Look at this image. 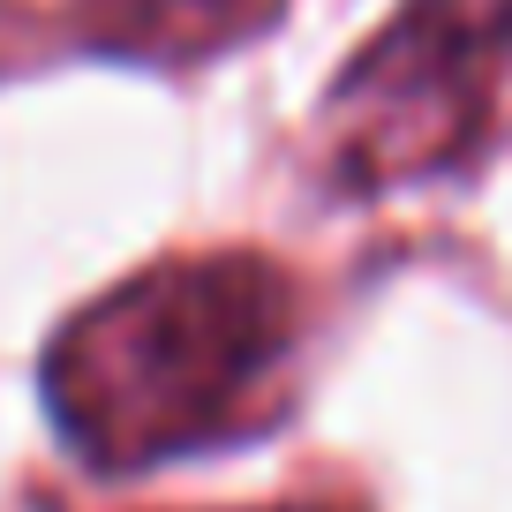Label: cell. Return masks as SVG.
Listing matches in <instances>:
<instances>
[{
    "label": "cell",
    "instance_id": "1",
    "mask_svg": "<svg viewBox=\"0 0 512 512\" xmlns=\"http://www.w3.org/2000/svg\"><path fill=\"white\" fill-rule=\"evenodd\" d=\"M294 339V287L256 256L159 264L46 354V407L91 467H151L249 430Z\"/></svg>",
    "mask_w": 512,
    "mask_h": 512
},
{
    "label": "cell",
    "instance_id": "2",
    "mask_svg": "<svg viewBox=\"0 0 512 512\" xmlns=\"http://www.w3.org/2000/svg\"><path fill=\"white\" fill-rule=\"evenodd\" d=\"M512 68V0H407L332 98L354 181H400L460 151Z\"/></svg>",
    "mask_w": 512,
    "mask_h": 512
},
{
    "label": "cell",
    "instance_id": "3",
    "mask_svg": "<svg viewBox=\"0 0 512 512\" xmlns=\"http://www.w3.org/2000/svg\"><path fill=\"white\" fill-rule=\"evenodd\" d=\"M98 8H113L128 38H159V46H189V38L249 23V0H98Z\"/></svg>",
    "mask_w": 512,
    "mask_h": 512
}]
</instances>
